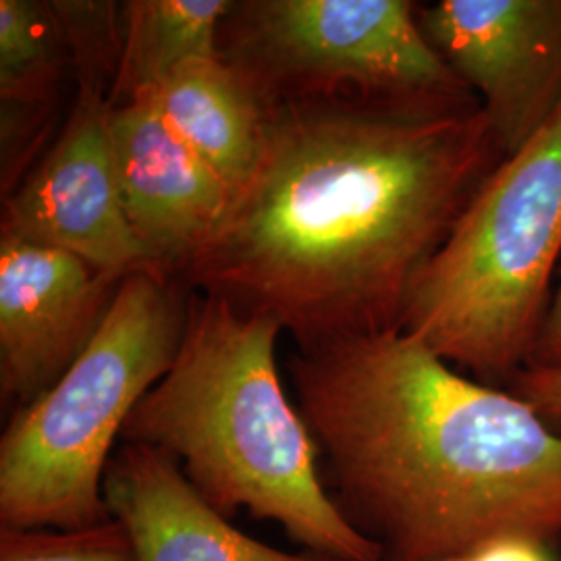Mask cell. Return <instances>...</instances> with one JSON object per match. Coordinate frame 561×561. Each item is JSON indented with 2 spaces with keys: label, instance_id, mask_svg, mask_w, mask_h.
I'll return each mask as SVG.
<instances>
[{
  "label": "cell",
  "instance_id": "10",
  "mask_svg": "<svg viewBox=\"0 0 561 561\" xmlns=\"http://www.w3.org/2000/svg\"><path fill=\"white\" fill-rule=\"evenodd\" d=\"M111 140L127 221L157 268L178 277L219 229L231 192L146 96L113 104Z\"/></svg>",
  "mask_w": 561,
  "mask_h": 561
},
{
  "label": "cell",
  "instance_id": "11",
  "mask_svg": "<svg viewBox=\"0 0 561 561\" xmlns=\"http://www.w3.org/2000/svg\"><path fill=\"white\" fill-rule=\"evenodd\" d=\"M104 503L136 561H333L287 553L238 530L159 449L121 443L104 477Z\"/></svg>",
  "mask_w": 561,
  "mask_h": 561
},
{
  "label": "cell",
  "instance_id": "5",
  "mask_svg": "<svg viewBox=\"0 0 561 561\" xmlns=\"http://www.w3.org/2000/svg\"><path fill=\"white\" fill-rule=\"evenodd\" d=\"M183 280L136 273L59 381L13 412L0 439V528L80 530L111 520L104 477L125 422L178 358Z\"/></svg>",
  "mask_w": 561,
  "mask_h": 561
},
{
  "label": "cell",
  "instance_id": "1",
  "mask_svg": "<svg viewBox=\"0 0 561 561\" xmlns=\"http://www.w3.org/2000/svg\"><path fill=\"white\" fill-rule=\"evenodd\" d=\"M482 108L268 104L261 159L178 279L296 345L401 329L410 294L502 161Z\"/></svg>",
  "mask_w": 561,
  "mask_h": 561
},
{
  "label": "cell",
  "instance_id": "16",
  "mask_svg": "<svg viewBox=\"0 0 561 561\" xmlns=\"http://www.w3.org/2000/svg\"><path fill=\"white\" fill-rule=\"evenodd\" d=\"M0 561H136L119 522L80 530L0 528Z\"/></svg>",
  "mask_w": 561,
  "mask_h": 561
},
{
  "label": "cell",
  "instance_id": "18",
  "mask_svg": "<svg viewBox=\"0 0 561 561\" xmlns=\"http://www.w3.org/2000/svg\"><path fill=\"white\" fill-rule=\"evenodd\" d=\"M558 275V287L551 294L528 366L561 368V266Z\"/></svg>",
  "mask_w": 561,
  "mask_h": 561
},
{
  "label": "cell",
  "instance_id": "12",
  "mask_svg": "<svg viewBox=\"0 0 561 561\" xmlns=\"http://www.w3.org/2000/svg\"><path fill=\"white\" fill-rule=\"evenodd\" d=\"M136 96L152 102L167 125L221 178L231 198L250 180L264 146L268 104L222 55L187 60Z\"/></svg>",
  "mask_w": 561,
  "mask_h": 561
},
{
  "label": "cell",
  "instance_id": "14",
  "mask_svg": "<svg viewBox=\"0 0 561 561\" xmlns=\"http://www.w3.org/2000/svg\"><path fill=\"white\" fill-rule=\"evenodd\" d=\"M67 62L69 48L50 2L0 0L2 108L44 113Z\"/></svg>",
  "mask_w": 561,
  "mask_h": 561
},
{
  "label": "cell",
  "instance_id": "8",
  "mask_svg": "<svg viewBox=\"0 0 561 561\" xmlns=\"http://www.w3.org/2000/svg\"><path fill=\"white\" fill-rule=\"evenodd\" d=\"M424 38L481 102L510 157L561 104V0H439L416 11Z\"/></svg>",
  "mask_w": 561,
  "mask_h": 561
},
{
  "label": "cell",
  "instance_id": "4",
  "mask_svg": "<svg viewBox=\"0 0 561 561\" xmlns=\"http://www.w3.org/2000/svg\"><path fill=\"white\" fill-rule=\"evenodd\" d=\"M561 266V104L482 180L424 266L401 329L477 381L528 366Z\"/></svg>",
  "mask_w": 561,
  "mask_h": 561
},
{
  "label": "cell",
  "instance_id": "19",
  "mask_svg": "<svg viewBox=\"0 0 561 561\" xmlns=\"http://www.w3.org/2000/svg\"><path fill=\"white\" fill-rule=\"evenodd\" d=\"M470 561H551L547 547L541 542L528 541L520 537H507L486 542L481 549L468 556Z\"/></svg>",
  "mask_w": 561,
  "mask_h": 561
},
{
  "label": "cell",
  "instance_id": "13",
  "mask_svg": "<svg viewBox=\"0 0 561 561\" xmlns=\"http://www.w3.org/2000/svg\"><path fill=\"white\" fill-rule=\"evenodd\" d=\"M229 0H129L123 4V55L111 102L150 90L183 62L221 55Z\"/></svg>",
  "mask_w": 561,
  "mask_h": 561
},
{
  "label": "cell",
  "instance_id": "20",
  "mask_svg": "<svg viewBox=\"0 0 561 561\" xmlns=\"http://www.w3.org/2000/svg\"><path fill=\"white\" fill-rule=\"evenodd\" d=\"M449 561H470V560H468V556H466V558H458V560H449Z\"/></svg>",
  "mask_w": 561,
  "mask_h": 561
},
{
  "label": "cell",
  "instance_id": "15",
  "mask_svg": "<svg viewBox=\"0 0 561 561\" xmlns=\"http://www.w3.org/2000/svg\"><path fill=\"white\" fill-rule=\"evenodd\" d=\"M59 20L78 83L92 81L111 88L123 55V4L99 0L50 2Z\"/></svg>",
  "mask_w": 561,
  "mask_h": 561
},
{
  "label": "cell",
  "instance_id": "2",
  "mask_svg": "<svg viewBox=\"0 0 561 561\" xmlns=\"http://www.w3.org/2000/svg\"><path fill=\"white\" fill-rule=\"evenodd\" d=\"M287 370L324 486L382 561L561 542V437L512 391L403 329L296 345Z\"/></svg>",
  "mask_w": 561,
  "mask_h": 561
},
{
  "label": "cell",
  "instance_id": "7",
  "mask_svg": "<svg viewBox=\"0 0 561 561\" xmlns=\"http://www.w3.org/2000/svg\"><path fill=\"white\" fill-rule=\"evenodd\" d=\"M111 111V88L80 81L59 138L4 201L0 238L59 248L117 279L161 273L123 208Z\"/></svg>",
  "mask_w": 561,
  "mask_h": 561
},
{
  "label": "cell",
  "instance_id": "9",
  "mask_svg": "<svg viewBox=\"0 0 561 561\" xmlns=\"http://www.w3.org/2000/svg\"><path fill=\"white\" fill-rule=\"evenodd\" d=\"M121 280L50 245L0 238V396L46 393L94 340Z\"/></svg>",
  "mask_w": 561,
  "mask_h": 561
},
{
  "label": "cell",
  "instance_id": "3",
  "mask_svg": "<svg viewBox=\"0 0 561 561\" xmlns=\"http://www.w3.org/2000/svg\"><path fill=\"white\" fill-rule=\"evenodd\" d=\"M280 327L219 294H192L178 358L136 405L121 443L159 449L225 518L277 522L308 553L382 561L343 518L319 449L287 398L275 347Z\"/></svg>",
  "mask_w": 561,
  "mask_h": 561
},
{
  "label": "cell",
  "instance_id": "17",
  "mask_svg": "<svg viewBox=\"0 0 561 561\" xmlns=\"http://www.w3.org/2000/svg\"><path fill=\"white\" fill-rule=\"evenodd\" d=\"M507 389L533 405L545 421L561 422V368L526 366Z\"/></svg>",
  "mask_w": 561,
  "mask_h": 561
},
{
  "label": "cell",
  "instance_id": "6",
  "mask_svg": "<svg viewBox=\"0 0 561 561\" xmlns=\"http://www.w3.org/2000/svg\"><path fill=\"white\" fill-rule=\"evenodd\" d=\"M408 0H245L221 27V55L266 104L343 99L470 113L477 94L422 34Z\"/></svg>",
  "mask_w": 561,
  "mask_h": 561
}]
</instances>
